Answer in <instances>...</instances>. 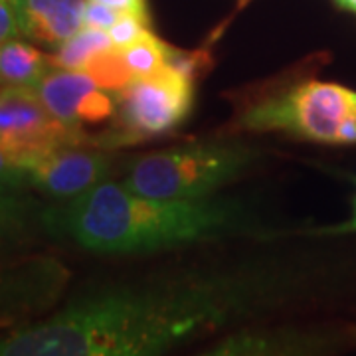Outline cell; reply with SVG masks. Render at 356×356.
<instances>
[{
  "instance_id": "1",
  "label": "cell",
  "mask_w": 356,
  "mask_h": 356,
  "mask_svg": "<svg viewBox=\"0 0 356 356\" xmlns=\"http://www.w3.org/2000/svg\"><path fill=\"white\" fill-rule=\"evenodd\" d=\"M257 289L226 275L105 289L0 337V356L156 355L243 315Z\"/></svg>"
},
{
  "instance_id": "2",
  "label": "cell",
  "mask_w": 356,
  "mask_h": 356,
  "mask_svg": "<svg viewBox=\"0 0 356 356\" xmlns=\"http://www.w3.org/2000/svg\"><path fill=\"white\" fill-rule=\"evenodd\" d=\"M54 232L95 254H139L220 236L240 224L238 206L163 200L102 182L46 212Z\"/></svg>"
},
{
  "instance_id": "3",
  "label": "cell",
  "mask_w": 356,
  "mask_h": 356,
  "mask_svg": "<svg viewBox=\"0 0 356 356\" xmlns=\"http://www.w3.org/2000/svg\"><path fill=\"white\" fill-rule=\"evenodd\" d=\"M254 156L238 143H191L139 156L129 165L123 184L151 198L204 200L240 177Z\"/></svg>"
},
{
  "instance_id": "4",
  "label": "cell",
  "mask_w": 356,
  "mask_h": 356,
  "mask_svg": "<svg viewBox=\"0 0 356 356\" xmlns=\"http://www.w3.org/2000/svg\"><path fill=\"white\" fill-rule=\"evenodd\" d=\"M252 131H283L329 145L356 143V91L309 79L285 93L267 97L242 117Z\"/></svg>"
},
{
  "instance_id": "5",
  "label": "cell",
  "mask_w": 356,
  "mask_h": 356,
  "mask_svg": "<svg viewBox=\"0 0 356 356\" xmlns=\"http://www.w3.org/2000/svg\"><path fill=\"white\" fill-rule=\"evenodd\" d=\"M119 95L121 131L111 145H127L177 129L192 109V79L166 64L151 76L135 77Z\"/></svg>"
},
{
  "instance_id": "6",
  "label": "cell",
  "mask_w": 356,
  "mask_h": 356,
  "mask_svg": "<svg viewBox=\"0 0 356 356\" xmlns=\"http://www.w3.org/2000/svg\"><path fill=\"white\" fill-rule=\"evenodd\" d=\"M81 140V129L56 119L34 88L0 89V149L13 163L28 170L51 153L77 147Z\"/></svg>"
},
{
  "instance_id": "7",
  "label": "cell",
  "mask_w": 356,
  "mask_h": 356,
  "mask_svg": "<svg viewBox=\"0 0 356 356\" xmlns=\"http://www.w3.org/2000/svg\"><path fill=\"white\" fill-rule=\"evenodd\" d=\"M109 170L111 156L65 147L28 168V177L30 186H36L58 198H74L105 182Z\"/></svg>"
},
{
  "instance_id": "8",
  "label": "cell",
  "mask_w": 356,
  "mask_h": 356,
  "mask_svg": "<svg viewBox=\"0 0 356 356\" xmlns=\"http://www.w3.org/2000/svg\"><path fill=\"white\" fill-rule=\"evenodd\" d=\"M64 283V269L48 259L0 269V329L20 315L48 305Z\"/></svg>"
},
{
  "instance_id": "9",
  "label": "cell",
  "mask_w": 356,
  "mask_h": 356,
  "mask_svg": "<svg viewBox=\"0 0 356 356\" xmlns=\"http://www.w3.org/2000/svg\"><path fill=\"white\" fill-rule=\"evenodd\" d=\"M88 0H10L20 34L46 46H62L83 28Z\"/></svg>"
},
{
  "instance_id": "10",
  "label": "cell",
  "mask_w": 356,
  "mask_h": 356,
  "mask_svg": "<svg viewBox=\"0 0 356 356\" xmlns=\"http://www.w3.org/2000/svg\"><path fill=\"white\" fill-rule=\"evenodd\" d=\"M95 89V81L83 70H54L34 86L40 102L56 119L67 125L81 127L77 119V107L89 91Z\"/></svg>"
},
{
  "instance_id": "11",
  "label": "cell",
  "mask_w": 356,
  "mask_h": 356,
  "mask_svg": "<svg viewBox=\"0 0 356 356\" xmlns=\"http://www.w3.org/2000/svg\"><path fill=\"white\" fill-rule=\"evenodd\" d=\"M51 60L38 48L20 42L8 40L0 46V83L34 88L42 77L48 74Z\"/></svg>"
},
{
  "instance_id": "12",
  "label": "cell",
  "mask_w": 356,
  "mask_h": 356,
  "mask_svg": "<svg viewBox=\"0 0 356 356\" xmlns=\"http://www.w3.org/2000/svg\"><path fill=\"white\" fill-rule=\"evenodd\" d=\"M113 46V40L109 32L83 26L77 34L70 40H65L62 46H58V51L51 56V65L62 70H83L89 60L97 54Z\"/></svg>"
},
{
  "instance_id": "13",
  "label": "cell",
  "mask_w": 356,
  "mask_h": 356,
  "mask_svg": "<svg viewBox=\"0 0 356 356\" xmlns=\"http://www.w3.org/2000/svg\"><path fill=\"white\" fill-rule=\"evenodd\" d=\"M83 72L95 81L97 88L111 93H121L135 79V74L125 60V54L117 46L97 51L86 64Z\"/></svg>"
},
{
  "instance_id": "14",
  "label": "cell",
  "mask_w": 356,
  "mask_h": 356,
  "mask_svg": "<svg viewBox=\"0 0 356 356\" xmlns=\"http://www.w3.org/2000/svg\"><path fill=\"white\" fill-rule=\"evenodd\" d=\"M123 54L135 77H145L165 67L170 62L175 48L165 44L161 38H156L149 30L139 40L129 44L127 48H123Z\"/></svg>"
},
{
  "instance_id": "15",
  "label": "cell",
  "mask_w": 356,
  "mask_h": 356,
  "mask_svg": "<svg viewBox=\"0 0 356 356\" xmlns=\"http://www.w3.org/2000/svg\"><path fill=\"white\" fill-rule=\"evenodd\" d=\"M117 111V102L111 97V91H89L77 107V119L81 125H99L111 119Z\"/></svg>"
},
{
  "instance_id": "16",
  "label": "cell",
  "mask_w": 356,
  "mask_h": 356,
  "mask_svg": "<svg viewBox=\"0 0 356 356\" xmlns=\"http://www.w3.org/2000/svg\"><path fill=\"white\" fill-rule=\"evenodd\" d=\"M149 18L139 16V14L123 13L121 18L111 26L109 36L113 40V46L117 48H127L129 44H133L135 40H139L143 34L149 32Z\"/></svg>"
},
{
  "instance_id": "17",
  "label": "cell",
  "mask_w": 356,
  "mask_h": 356,
  "mask_svg": "<svg viewBox=\"0 0 356 356\" xmlns=\"http://www.w3.org/2000/svg\"><path fill=\"white\" fill-rule=\"evenodd\" d=\"M121 10H117L109 4H103L99 0H88L86 2V14H83V26L99 28L109 32L111 26L121 18Z\"/></svg>"
},
{
  "instance_id": "18",
  "label": "cell",
  "mask_w": 356,
  "mask_h": 356,
  "mask_svg": "<svg viewBox=\"0 0 356 356\" xmlns=\"http://www.w3.org/2000/svg\"><path fill=\"white\" fill-rule=\"evenodd\" d=\"M30 210V198L22 191H0V220L6 222H26Z\"/></svg>"
},
{
  "instance_id": "19",
  "label": "cell",
  "mask_w": 356,
  "mask_h": 356,
  "mask_svg": "<svg viewBox=\"0 0 356 356\" xmlns=\"http://www.w3.org/2000/svg\"><path fill=\"white\" fill-rule=\"evenodd\" d=\"M30 186L28 170L13 163L0 149V191H22Z\"/></svg>"
},
{
  "instance_id": "20",
  "label": "cell",
  "mask_w": 356,
  "mask_h": 356,
  "mask_svg": "<svg viewBox=\"0 0 356 356\" xmlns=\"http://www.w3.org/2000/svg\"><path fill=\"white\" fill-rule=\"evenodd\" d=\"M20 34L10 0H0V46Z\"/></svg>"
},
{
  "instance_id": "21",
  "label": "cell",
  "mask_w": 356,
  "mask_h": 356,
  "mask_svg": "<svg viewBox=\"0 0 356 356\" xmlns=\"http://www.w3.org/2000/svg\"><path fill=\"white\" fill-rule=\"evenodd\" d=\"M24 229V222H6L0 220V252L10 248L20 240V234Z\"/></svg>"
},
{
  "instance_id": "22",
  "label": "cell",
  "mask_w": 356,
  "mask_h": 356,
  "mask_svg": "<svg viewBox=\"0 0 356 356\" xmlns=\"http://www.w3.org/2000/svg\"><path fill=\"white\" fill-rule=\"evenodd\" d=\"M99 2L109 4V6H113L117 10H121V13L139 14V16L149 18L147 16V4H145V0H99Z\"/></svg>"
},
{
  "instance_id": "23",
  "label": "cell",
  "mask_w": 356,
  "mask_h": 356,
  "mask_svg": "<svg viewBox=\"0 0 356 356\" xmlns=\"http://www.w3.org/2000/svg\"><path fill=\"white\" fill-rule=\"evenodd\" d=\"M341 6H344V8H348V10H353V13H356V0H337Z\"/></svg>"
},
{
  "instance_id": "24",
  "label": "cell",
  "mask_w": 356,
  "mask_h": 356,
  "mask_svg": "<svg viewBox=\"0 0 356 356\" xmlns=\"http://www.w3.org/2000/svg\"><path fill=\"white\" fill-rule=\"evenodd\" d=\"M343 229H356V204H355V218L350 220V224L348 226H344Z\"/></svg>"
}]
</instances>
